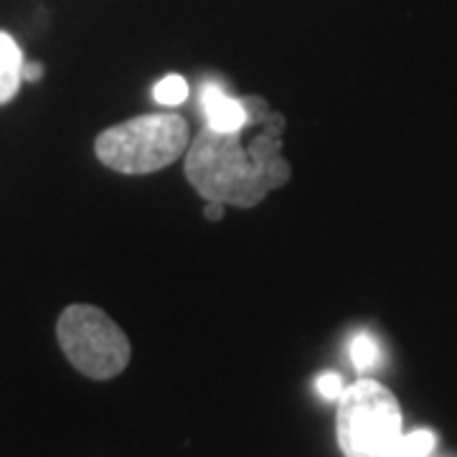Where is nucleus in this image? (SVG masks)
Returning a JSON list of instances; mask_svg holds the SVG:
<instances>
[{
  "label": "nucleus",
  "mask_w": 457,
  "mask_h": 457,
  "mask_svg": "<svg viewBox=\"0 0 457 457\" xmlns=\"http://www.w3.org/2000/svg\"><path fill=\"white\" fill-rule=\"evenodd\" d=\"M282 128V114H267L264 132L246 147L242 130L219 132L206 125L186 150V179L206 201L239 209L257 206L293 176L290 163L279 153Z\"/></svg>",
  "instance_id": "f257e3e1"
},
{
  "label": "nucleus",
  "mask_w": 457,
  "mask_h": 457,
  "mask_svg": "<svg viewBox=\"0 0 457 457\" xmlns=\"http://www.w3.org/2000/svg\"><path fill=\"white\" fill-rule=\"evenodd\" d=\"M188 122L180 114H140L107 128L95 150L107 168L125 176H147L176 163L188 150Z\"/></svg>",
  "instance_id": "f03ea898"
},
{
  "label": "nucleus",
  "mask_w": 457,
  "mask_h": 457,
  "mask_svg": "<svg viewBox=\"0 0 457 457\" xmlns=\"http://www.w3.org/2000/svg\"><path fill=\"white\" fill-rule=\"evenodd\" d=\"M338 447L345 457H392L402 432V407L384 384L359 378L345 386L336 417Z\"/></svg>",
  "instance_id": "7ed1b4c3"
},
{
  "label": "nucleus",
  "mask_w": 457,
  "mask_h": 457,
  "mask_svg": "<svg viewBox=\"0 0 457 457\" xmlns=\"http://www.w3.org/2000/svg\"><path fill=\"white\" fill-rule=\"evenodd\" d=\"M56 338L69 363L95 381L114 378L130 363L128 336L95 305H69L56 323Z\"/></svg>",
  "instance_id": "20e7f679"
},
{
  "label": "nucleus",
  "mask_w": 457,
  "mask_h": 457,
  "mask_svg": "<svg viewBox=\"0 0 457 457\" xmlns=\"http://www.w3.org/2000/svg\"><path fill=\"white\" fill-rule=\"evenodd\" d=\"M260 97H228L219 84H206L201 89V110L206 125L219 132L246 130L257 117Z\"/></svg>",
  "instance_id": "39448f33"
},
{
  "label": "nucleus",
  "mask_w": 457,
  "mask_h": 457,
  "mask_svg": "<svg viewBox=\"0 0 457 457\" xmlns=\"http://www.w3.org/2000/svg\"><path fill=\"white\" fill-rule=\"evenodd\" d=\"M23 51L11 33L0 31V104L16 97L23 82Z\"/></svg>",
  "instance_id": "423d86ee"
},
{
  "label": "nucleus",
  "mask_w": 457,
  "mask_h": 457,
  "mask_svg": "<svg viewBox=\"0 0 457 457\" xmlns=\"http://www.w3.org/2000/svg\"><path fill=\"white\" fill-rule=\"evenodd\" d=\"M435 435L429 429H414L409 435H402L392 457H427L435 450Z\"/></svg>",
  "instance_id": "0eeeda50"
},
{
  "label": "nucleus",
  "mask_w": 457,
  "mask_h": 457,
  "mask_svg": "<svg viewBox=\"0 0 457 457\" xmlns=\"http://www.w3.org/2000/svg\"><path fill=\"white\" fill-rule=\"evenodd\" d=\"M351 351V361L359 371H371L378 359H381V351H378V343L369 336V333H359L353 336V341L348 345Z\"/></svg>",
  "instance_id": "6e6552de"
},
{
  "label": "nucleus",
  "mask_w": 457,
  "mask_h": 457,
  "mask_svg": "<svg viewBox=\"0 0 457 457\" xmlns=\"http://www.w3.org/2000/svg\"><path fill=\"white\" fill-rule=\"evenodd\" d=\"M153 97L158 99L161 104H165V107L183 104L188 99V82L180 74H168V77H163L161 82L155 84Z\"/></svg>",
  "instance_id": "1a4fd4ad"
},
{
  "label": "nucleus",
  "mask_w": 457,
  "mask_h": 457,
  "mask_svg": "<svg viewBox=\"0 0 457 457\" xmlns=\"http://www.w3.org/2000/svg\"><path fill=\"white\" fill-rule=\"evenodd\" d=\"M343 378L338 374H323V376H318V394L323 396V399H328V402H338L341 399V394H343Z\"/></svg>",
  "instance_id": "9d476101"
},
{
  "label": "nucleus",
  "mask_w": 457,
  "mask_h": 457,
  "mask_svg": "<svg viewBox=\"0 0 457 457\" xmlns=\"http://www.w3.org/2000/svg\"><path fill=\"white\" fill-rule=\"evenodd\" d=\"M41 77H44V64H38V62L23 64V82H38Z\"/></svg>",
  "instance_id": "9b49d317"
},
{
  "label": "nucleus",
  "mask_w": 457,
  "mask_h": 457,
  "mask_svg": "<svg viewBox=\"0 0 457 457\" xmlns=\"http://www.w3.org/2000/svg\"><path fill=\"white\" fill-rule=\"evenodd\" d=\"M224 206H227V204H221V201H209V204H206V209H204V216H206L209 221H221V219H224V213H227Z\"/></svg>",
  "instance_id": "f8f14e48"
}]
</instances>
